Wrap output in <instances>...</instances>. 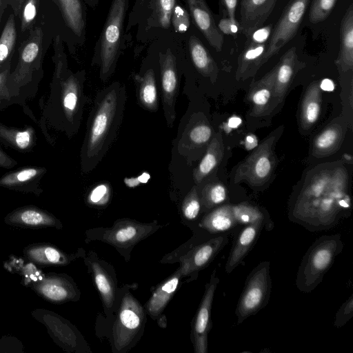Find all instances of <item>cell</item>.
I'll use <instances>...</instances> for the list:
<instances>
[{
    "instance_id": "1",
    "label": "cell",
    "mask_w": 353,
    "mask_h": 353,
    "mask_svg": "<svg viewBox=\"0 0 353 353\" xmlns=\"http://www.w3.org/2000/svg\"><path fill=\"white\" fill-rule=\"evenodd\" d=\"M126 99L125 85L118 81L96 94L81 152L83 172L92 171L114 143L123 119Z\"/></svg>"
},
{
    "instance_id": "2",
    "label": "cell",
    "mask_w": 353,
    "mask_h": 353,
    "mask_svg": "<svg viewBox=\"0 0 353 353\" xmlns=\"http://www.w3.org/2000/svg\"><path fill=\"white\" fill-rule=\"evenodd\" d=\"M343 248L339 234L318 238L305 252L298 268L297 288L304 293L311 292L316 288Z\"/></svg>"
},
{
    "instance_id": "3",
    "label": "cell",
    "mask_w": 353,
    "mask_h": 353,
    "mask_svg": "<svg viewBox=\"0 0 353 353\" xmlns=\"http://www.w3.org/2000/svg\"><path fill=\"white\" fill-rule=\"evenodd\" d=\"M271 289L270 263L261 261L247 277L235 311L237 324L254 315L268 304Z\"/></svg>"
},
{
    "instance_id": "4",
    "label": "cell",
    "mask_w": 353,
    "mask_h": 353,
    "mask_svg": "<svg viewBox=\"0 0 353 353\" xmlns=\"http://www.w3.org/2000/svg\"><path fill=\"white\" fill-rule=\"evenodd\" d=\"M127 0H113L101 41L100 79L107 81L114 71L121 44Z\"/></svg>"
},
{
    "instance_id": "5",
    "label": "cell",
    "mask_w": 353,
    "mask_h": 353,
    "mask_svg": "<svg viewBox=\"0 0 353 353\" xmlns=\"http://www.w3.org/2000/svg\"><path fill=\"white\" fill-rule=\"evenodd\" d=\"M277 133L270 134L237 167L235 183L245 181L252 186L265 184L270 178L274 165V145Z\"/></svg>"
},
{
    "instance_id": "6",
    "label": "cell",
    "mask_w": 353,
    "mask_h": 353,
    "mask_svg": "<svg viewBox=\"0 0 353 353\" xmlns=\"http://www.w3.org/2000/svg\"><path fill=\"white\" fill-rule=\"evenodd\" d=\"M310 0H290L285 7L268 41L265 52L259 68L270 58L277 54L281 49L296 35Z\"/></svg>"
},
{
    "instance_id": "7",
    "label": "cell",
    "mask_w": 353,
    "mask_h": 353,
    "mask_svg": "<svg viewBox=\"0 0 353 353\" xmlns=\"http://www.w3.org/2000/svg\"><path fill=\"white\" fill-rule=\"evenodd\" d=\"M160 95L163 114L169 128L176 119V102L179 92L181 76L176 60L173 54L167 50L159 54Z\"/></svg>"
},
{
    "instance_id": "8",
    "label": "cell",
    "mask_w": 353,
    "mask_h": 353,
    "mask_svg": "<svg viewBox=\"0 0 353 353\" xmlns=\"http://www.w3.org/2000/svg\"><path fill=\"white\" fill-rule=\"evenodd\" d=\"M143 319L141 307L131 296H125L114 328V341L118 348L125 347L139 331Z\"/></svg>"
},
{
    "instance_id": "9",
    "label": "cell",
    "mask_w": 353,
    "mask_h": 353,
    "mask_svg": "<svg viewBox=\"0 0 353 353\" xmlns=\"http://www.w3.org/2000/svg\"><path fill=\"white\" fill-rule=\"evenodd\" d=\"M219 281L214 272L210 282L206 285L205 291L196 316L193 333L195 351L198 353L207 352L208 334L211 326V308Z\"/></svg>"
},
{
    "instance_id": "10",
    "label": "cell",
    "mask_w": 353,
    "mask_h": 353,
    "mask_svg": "<svg viewBox=\"0 0 353 353\" xmlns=\"http://www.w3.org/2000/svg\"><path fill=\"white\" fill-rule=\"evenodd\" d=\"M304 65L299 61L295 47L290 48L282 56L276 64L271 111L283 101L294 74Z\"/></svg>"
},
{
    "instance_id": "11",
    "label": "cell",
    "mask_w": 353,
    "mask_h": 353,
    "mask_svg": "<svg viewBox=\"0 0 353 353\" xmlns=\"http://www.w3.org/2000/svg\"><path fill=\"white\" fill-rule=\"evenodd\" d=\"M277 0H241L240 32L248 38L263 27L272 12Z\"/></svg>"
},
{
    "instance_id": "12",
    "label": "cell",
    "mask_w": 353,
    "mask_h": 353,
    "mask_svg": "<svg viewBox=\"0 0 353 353\" xmlns=\"http://www.w3.org/2000/svg\"><path fill=\"white\" fill-rule=\"evenodd\" d=\"M186 2L199 30L209 44L216 52H221L223 45V35L219 31L205 1L186 0Z\"/></svg>"
},
{
    "instance_id": "13",
    "label": "cell",
    "mask_w": 353,
    "mask_h": 353,
    "mask_svg": "<svg viewBox=\"0 0 353 353\" xmlns=\"http://www.w3.org/2000/svg\"><path fill=\"white\" fill-rule=\"evenodd\" d=\"M212 134V128L205 119H198L196 115L192 116L179 141V152L189 157L190 152L208 146Z\"/></svg>"
},
{
    "instance_id": "14",
    "label": "cell",
    "mask_w": 353,
    "mask_h": 353,
    "mask_svg": "<svg viewBox=\"0 0 353 353\" xmlns=\"http://www.w3.org/2000/svg\"><path fill=\"white\" fill-rule=\"evenodd\" d=\"M347 125L341 119H336L322 130L313 140L312 154L323 158L336 152L343 141Z\"/></svg>"
},
{
    "instance_id": "15",
    "label": "cell",
    "mask_w": 353,
    "mask_h": 353,
    "mask_svg": "<svg viewBox=\"0 0 353 353\" xmlns=\"http://www.w3.org/2000/svg\"><path fill=\"white\" fill-rule=\"evenodd\" d=\"M276 72V65L260 80L251 85L248 99L252 105L251 110L252 116L260 117L270 112Z\"/></svg>"
},
{
    "instance_id": "16",
    "label": "cell",
    "mask_w": 353,
    "mask_h": 353,
    "mask_svg": "<svg viewBox=\"0 0 353 353\" xmlns=\"http://www.w3.org/2000/svg\"><path fill=\"white\" fill-rule=\"evenodd\" d=\"M340 48L336 65L341 75L353 69V6L347 9L341 21Z\"/></svg>"
},
{
    "instance_id": "17",
    "label": "cell",
    "mask_w": 353,
    "mask_h": 353,
    "mask_svg": "<svg viewBox=\"0 0 353 353\" xmlns=\"http://www.w3.org/2000/svg\"><path fill=\"white\" fill-rule=\"evenodd\" d=\"M138 104L143 109L156 112L159 106V84L154 70L148 69L143 74L134 75Z\"/></svg>"
},
{
    "instance_id": "18",
    "label": "cell",
    "mask_w": 353,
    "mask_h": 353,
    "mask_svg": "<svg viewBox=\"0 0 353 353\" xmlns=\"http://www.w3.org/2000/svg\"><path fill=\"white\" fill-rule=\"evenodd\" d=\"M263 225L262 222L251 223L246 225L241 231L225 263L226 273L232 272L241 263L256 241Z\"/></svg>"
},
{
    "instance_id": "19",
    "label": "cell",
    "mask_w": 353,
    "mask_h": 353,
    "mask_svg": "<svg viewBox=\"0 0 353 353\" xmlns=\"http://www.w3.org/2000/svg\"><path fill=\"white\" fill-rule=\"evenodd\" d=\"M267 43L268 42H256L247 38L244 48L238 58L236 79L244 80L255 74L260 68L259 63L265 52Z\"/></svg>"
},
{
    "instance_id": "20",
    "label": "cell",
    "mask_w": 353,
    "mask_h": 353,
    "mask_svg": "<svg viewBox=\"0 0 353 353\" xmlns=\"http://www.w3.org/2000/svg\"><path fill=\"white\" fill-rule=\"evenodd\" d=\"M224 154V145L220 132L213 135L205 154L193 172V179L196 185L216 168L221 161Z\"/></svg>"
},
{
    "instance_id": "21",
    "label": "cell",
    "mask_w": 353,
    "mask_h": 353,
    "mask_svg": "<svg viewBox=\"0 0 353 353\" xmlns=\"http://www.w3.org/2000/svg\"><path fill=\"white\" fill-rule=\"evenodd\" d=\"M321 89L319 81L312 82L305 92L300 112V124L303 130L310 129L318 120L321 108Z\"/></svg>"
},
{
    "instance_id": "22",
    "label": "cell",
    "mask_w": 353,
    "mask_h": 353,
    "mask_svg": "<svg viewBox=\"0 0 353 353\" xmlns=\"http://www.w3.org/2000/svg\"><path fill=\"white\" fill-rule=\"evenodd\" d=\"M189 52L196 70L203 77L215 79L218 68L210 53L202 42L195 36L189 40Z\"/></svg>"
},
{
    "instance_id": "23",
    "label": "cell",
    "mask_w": 353,
    "mask_h": 353,
    "mask_svg": "<svg viewBox=\"0 0 353 353\" xmlns=\"http://www.w3.org/2000/svg\"><path fill=\"white\" fill-rule=\"evenodd\" d=\"M59 8L70 29L80 37L84 32L85 21L81 0H52Z\"/></svg>"
},
{
    "instance_id": "24",
    "label": "cell",
    "mask_w": 353,
    "mask_h": 353,
    "mask_svg": "<svg viewBox=\"0 0 353 353\" xmlns=\"http://www.w3.org/2000/svg\"><path fill=\"white\" fill-rule=\"evenodd\" d=\"M228 235L223 234L210 239L199 246L193 253L188 268L201 269L207 265L228 243Z\"/></svg>"
},
{
    "instance_id": "25",
    "label": "cell",
    "mask_w": 353,
    "mask_h": 353,
    "mask_svg": "<svg viewBox=\"0 0 353 353\" xmlns=\"http://www.w3.org/2000/svg\"><path fill=\"white\" fill-rule=\"evenodd\" d=\"M237 225L232 211V205H223L216 208L203 221V225L213 232H226Z\"/></svg>"
},
{
    "instance_id": "26",
    "label": "cell",
    "mask_w": 353,
    "mask_h": 353,
    "mask_svg": "<svg viewBox=\"0 0 353 353\" xmlns=\"http://www.w3.org/2000/svg\"><path fill=\"white\" fill-rule=\"evenodd\" d=\"M179 276L174 275L169 279L152 295L148 303V310L151 315H157L162 312L177 288Z\"/></svg>"
},
{
    "instance_id": "27",
    "label": "cell",
    "mask_w": 353,
    "mask_h": 353,
    "mask_svg": "<svg viewBox=\"0 0 353 353\" xmlns=\"http://www.w3.org/2000/svg\"><path fill=\"white\" fill-rule=\"evenodd\" d=\"M17 41V30L14 14L9 16L0 37V65L12 55Z\"/></svg>"
},
{
    "instance_id": "28",
    "label": "cell",
    "mask_w": 353,
    "mask_h": 353,
    "mask_svg": "<svg viewBox=\"0 0 353 353\" xmlns=\"http://www.w3.org/2000/svg\"><path fill=\"white\" fill-rule=\"evenodd\" d=\"M232 211L238 225H248L258 222L264 223V214L259 208L250 204L240 203L232 205Z\"/></svg>"
},
{
    "instance_id": "29",
    "label": "cell",
    "mask_w": 353,
    "mask_h": 353,
    "mask_svg": "<svg viewBox=\"0 0 353 353\" xmlns=\"http://www.w3.org/2000/svg\"><path fill=\"white\" fill-rule=\"evenodd\" d=\"M227 198V190L222 183L206 184L201 191V201L207 208H212L223 203Z\"/></svg>"
},
{
    "instance_id": "30",
    "label": "cell",
    "mask_w": 353,
    "mask_h": 353,
    "mask_svg": "<svg viewBox=\"0 0 353 353\" xmlns=\"http://www.w3.org/2000/svg\"><path fill=\"white\" fill-rule=\"evenodd\" d=\"M39 0H24L18 16L21 20V30L25 32L33 28L37 14Z\"/></svg>"
},
{
    "instance_id": "31",
    "label": "cell",
    "mask_w": 353,
    "mask_h": 353,
    "mask_svg": "<svg viewBox=\"0 0 353 353\" xmlns=\"http://www.w3.org/2000/svg\"><path fill=\"white\" fill-rule=\"evenodd\" d=\"M337 0H313L310 8L311 23H317L325 20L332 12Z\"/></svg>"
},
{
    "instance_id": "32",
    "label": "cell",
    "mask_w": 353,
    "mask_h": 353,
    "mask_svg": "<svg viewBox=\"0 0 353 353\" xmlns=\"http://www.w3.org/2000/svg\"><path fill=\"white\" fill-rule=\"evenodd\" d=\"M94 280L99 291L105 302L110 305L114 299V292L110 281L102 270L97 265H93Z\"/></svg>"
},
{
    "instance_id": "33",
    "label": "cell",
    "mask_w": 353,
    "mask_h": 353,
    "mask_svg": "<svg viewBox=\"0 0 353 353\" xmlns=\"http://www.w3.org/2000/svg\"><path fill=\"white\" fill-rule=\"evenodd\" d=\"M201 208L200 199L198 194L197 185L192 187L186 196L183 204V212L188 219H194L199 214Z\"/></svg>"
},
{
    "instance_id": "34",
    "label": "cell",
    "mask_w": 353,
    "mask_h": 353,
    "mask_svg": "<svg viewBox=\"0 0 353 353\" xmlns=\"http://www.w3.org/2000/svg\"><path fill=\"white\" fill-rule=\"evenodd\" d=\"M174 7L175 0H156L157 19L162 28H170L171 17Z\"/></svg>"
},
{
    "instance_id": "35",
    "label": "cell",
    "mask_w": 353,
    "mask_h": 353,
    "mask_svg": "<svg viewBox=\"0 0 353 353\" xmlns=\"http://www.w3.org/2000/svg\"><path fill=\"white\" fill-rule=\"evenodd\" d=\"M171 22L176 32H184L190 25V14L183 7L176 6L173 10Z\"/></svg>"
},
{
    "instance_id": "36",
    "label": "cell",
    "mask_w": 353,
    "mask_h": 353,
    "mask_svg": "<svg viewBox=\"0 0 353 353\" xmlns=\"http://www.w3.org/2000/svg\"><path fill=\"white\" fill-rule=\"evenodd\" d=\"M353 316V294H352L341 306L336 313L334 325L340 327L345 323Z\"/></svg>"
},
{
    "instance_id": "37",
    "label": "cell",
    "mask_w": 353,
    "mask_h": 353,
    "mask_svg": "<svg viewBox=\"0 0 353 353\" xmlns=\"http://www.w3.org/2000/svg\"><path fill=\"white\" fill-rule=\"evenodd\" d=\"M139 235V229L135 225L119 228L114 233V239L117 243H129Z\"/></svg>"
},
{
    "instance_id": "38",
    "label": "cell",
    "mask_w": 353,
    "mask_h": 353,
    "mask_svg": "<svg viewBox=\"0 0 353 353\" xmlns=\"http://www.w3.org/2000/svg\"><path fill=\"white\" fill-rule=\"evenodd\" d=\"M219 31L223 34L235 36L240 30L239 22L232 20L228 17H223L217 26Z\"/></svg>"
},
{
    "instance_id": "39",
    "label": "cell",
    "mask_w": 353,
    "mask_h": 353,
    "mask_svg": "<svg viewBox=\"0 0 353 353\" xmlns=\"http://www.w3.org/2000/svg\"><path fill=\"white\" fill-rule=\"evenodd\" d=\"M43 293L49 298L55 300L65 299L68 295L67 290L61 285L49 283L43 288Z\"/></svg>"
},
{
    "instance_id": "40",
    "label": "cell",
    "mask_w": 353,
    "mask_h": 353,
    "mask_svg": "<svg viewBox=\"0 0 353 353\" xmlns=\"http://www.w3.org/2000/svg\"><path fill=\"white\" fill-rule=\"evenodd\" d=\"M21 218L23 222L30 225H38L45 222V219L42 214L33 210L23 212Z\"/></svg>"
},
{
    "instance_id": "41",
    "label": "cell",
    "mask_w": 353,
    "mask_h": 353,
    "mask_svg": "<svg viewBox=\"0 0 353 353\" xmlns=\"http://www.w3.org/2000/svg\"><path fill=\"white\" fill-rule=\"evenodd\" d=\"M223 10L224 17H228L232 20H236L235 17L237 0H219Z\"/></svg>"
},
{
    "instance_id": "42",
    "label": "cell",
    "mask_w": 353,
    "mask_h": 353,
    "mask_svg": "<svg viewBox=\"0 0 353 353\" xmlns=\"http://www.w3.org/2000/svg\"><path fill=\"white\" fill-rule=\"evenodd\" d=\"M107 192L108 187L105 185H100L92 191L90 199L93 203H98L105 197Z\"/></svg>"
},
{
    "instance_id": "43",
    "label": "cell",
    "mask_w": 353,
    "mask_h": 353,
    "mask_svg": "<svg viewBox=\"0 0 353 353\" xmlns=\"http://www.w3.org/2000/svg\"><path fill=\"white\" fill-rule=\"evenodd\" d=\"M30 133L28 130L17 133L15 141L17 145L22 149L27 148L30 143Z\"/></svg>"
},
{
    "instance_id": "44",
    "label": "cell",
    "mask_w": 353,
    "mask_h": 353,
    "mask_svg": "<svg viewBox=\"0 0 353 353\" xmlns=\"http://www.w3.org/2000/svg\"><path fill=\"white\" fill-rule=\"evenodd\" d=\"M37 173V170L33 168L26 169L19 172L17 175V181H26L34 177Z\"/></svg>"
},
{
    "instance_id": "45",
    "label": "cell",
    "mask_w": 353,
    "mask_h": 353,
    "mask_svg": "<svg viewBox=\"0 0 353 353\" xmlns=\"http://www.w3.org/2000/svg\"><path fill=\"white\" fill-rule=\"evenodd\" d=\"M46 255L47 259L53 263L57 262L59 260L60 255L59 253L55 250L52 248H48L46 250Z\"/></svg>"
},
{
    "instance_id": "46",
    "label": "cell",
    "mask_w": 353,
    "mask_h": 353,
    "mask_svg": "<svg viewBox=\"0 0 353 353\" xmlns=\"http://www.w3.org/2000/svg\"><path fill=\"white\" fill-rule=\"evenodd\" d=\"M245 145L247 150H252L258 145L256 137L253 134L248 135L245 138Z\"/></svg>"
},
{
    "instance_id": "47",
    "label": "cell",
    "mask_w": 353,
    "mask_h": 353,
    "mask_svg": "<svg viewBox=\"0 0 353 353\" xmlns=\"http://www.w3.org/2000/svg\"><path fill=\"white\" fill-rule=\"evenodd\" d=\"M321 90L325 91H332L334 88V84L333 81L329 79H324L319 83Z\"/></svg>"
},
{
    "instance_id": "48",
    "label": "cell",
    "mask_w": 353,
    "mask_h": 353,
    "mask_svg": "<svg viewBox=\"0 0 353 353\" xmlns=\"http://www.w3.org/2000/svg\"><path fill=\"white\" fill-rule=\"evenodd\" d=\"M242 121L239 117H232L228 121V125L232 128H236L239 127Z\"/></svg>"
},
{
    "instance_id": "49",
    "label": "cell",
    "mask_w": 353,
    "mask_h": 353,
    "mask_svg": "<svg viewBox=\"0 0 353 353\" xmlns=\"http://www.w3.org/2000/svg\"><path fill=\"white\" fill-rule=\"evenodd\" d=\"M8 4V0H0V22L5 8Z\"/></svg>"
},
{
    "instance_id": "50",
    "label": "cell",
    "mask_w": 353,
    "mask_h": 353,
    "mask_svg": "<svg viewBox=\"0 0 353 353\" xmlns=\"http://www.w3.org/2000/svg\"><path fill=\"white\" fill-rule=\"evenodd\" d=\"M24 0H17L16 9L14 10V14L18 16L20 8L23 3Z\"/></svg>"
},
{
    "instance_id": "51",
    "label": "cell",
    "mask_w": 353,
    "mask_h": 353,
    "mask_svg": "<svg viewBox=\"0 0 353 353\" xmlns=\"http://www.w3.org/2000/svg\"><path fill=\"white\" fill-rule=\"evenodd\" d=\"M8 4H10L12 6V8L14 12V10L16 9V6H17V0H8Z\"/></svg>"
},
{
    "instance_id": "52",
    "label": "cell",
    "mask_w": 353,
    "mask_h": 353,
    "mask_svg": "<svg viewBox=\"0 0 353 353\" xmlns=\"http://www.w3.org/2000/svg\"><path fill=\"white\" fill-rule=\"evenodd\" d=\"M99 0H87L88 3L90 4V5H94L97 3Z\"/></svg>"
},
{
    "instance_id": "53",
    "label": "cell",
    "mask_w": 353,
    "mask_h": 353,
    "mask_svg": "<svg viewBox=\"0 0 353 353\" xmlns=\"http://www.w3.org/2000/svg\"><path fill=\"white\" fill-rule=\"evenodd\" d=\"M1 79H2V76L0 74V83L1 81Z\"/></svg>"
}]
</instances>
